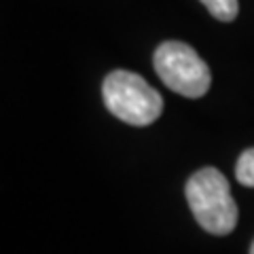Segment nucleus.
I'll list each match as a JSON object with an SVG mask.
<instances>
[{"label": "nucleus", "instance_id": "obj_1", "mask_svg": "<svg viewBox=\"0 0 254 254\" xmlns=\"http://www.w3.org/2000/svg\"><path fill=\"white\" fill-rule=\"evenodd\" d=\"M189 208L197 222L212 235H229L237 225V203L225 174L216 168H203L187 180Z\"/></svg>", "mask_w": 254, "mask_h": 254}, {"label": "nucleus", "instance_id": "obj_2", "mask_svg": "<svg viewBox=\"0 0 254 254\" xmlns=\"http://www.w3.org/2000/svg\"><path fill=\"white\" fill-rule=\"evenodd\" d=\"M104 104L123 123L144 127L163 113V98L144 78L129 70H115L102 85Z\"/></svg>", "mask_w": 254, "mask_h": 254}, {"label": "nucleus", "instance_id": "obj_3", "mask_svg": "<svg viewBox=\"0 0 254 254\" xmlns=\"http://www.w3.org/2000/svg\"><path fill=\"white\" fill-rule=\"evenodd\" d=\"M153 66L165 87L185 98H201L210 89L212 74L208 64L187 43H161L155 51Z\"/></svg>", "mask_w": 254, "mask_h": 254}, {"label": "nucleus", "instance_id": "obj_4", "mask_svg": "<svg viewBox=\"0 0 254 254\" xmlns=\"http://www.w3.org/2000/svg\"><path fill=\"white\" fill-rule=\"evenodd\" d=\"M205 4V9L212 13V17H216L218 21H233L240 11L237 0H201Z\"/></svg>", "mask_w": 254, "mask_h": 254}, {"label": "nucleus", "instance_id": "obj_5", "mask_svg": "<svg viewBox=\"0 0 254 254\" xmlns=\"http://www.w3.org/2000/svg\"><path fill=\"white\" fill-rule=\"evenodd\" d=\"M235 178L240 185L254 189V148L244 150L235 165Z\"/></svg>", "mask_w": 254, "mask_h": 254}, {"label": "nucleus", "instance_id": "obj_6", "mask_svg": "<svg viewBox=\"0 0 254 254\" xmlns=\"http://www.w3.org/2000/svg\"><path fill=\"white\" fill-rule=\"evenodd\" d=\"M250 254H254V242H252V248H250Z\"/></svg>", "mask_w": 254, "mask_h": 254}]
</instances>
